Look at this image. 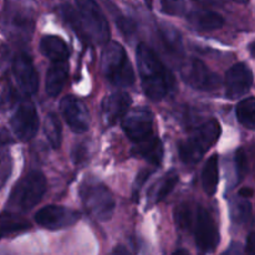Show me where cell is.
<instances>
[{"mask_svg": "<svg viewBox=\"0 0 255 255\" xmlns=\"http://www.w3.org/2000/svg\"><path fill=\"white\" fill-rule=\"evenodd\" d=\"M137 69L142 89L152 101H162L173 89L174 80L156 52L148 45L138 44L136 49Z\"/></svg>", "mask_w": 255, "mask_h": 255, "instance_id": "1", "label": "cell"}, {"mask_svg": "<svg viewBox=\"0 0 255 255\" xmlns=\"http://www.w3.org/2000/svg\"><path fill=\"white\" fill-rule=\"evenodd\" d=\"M222 133L221 125L217 120H209L199 127L183 141L179 142V158L184 164H196L203 158L204 154L219 139Z\"/></svg>", "mask_w": 255, "mask_h": 255, "instance_id": "2", "label": "cell"}, {"mask_svg": "<svg viewBox=\"0 0 255 255\" xmlns=\"http://www.w3.org/2000/svg\"><path fill=\"white\" fill-rule=\"evenodd\" d=\"M152 174V171L149 169H142L138 174L136 176V181H134V186H133V196H138L139 191L143 187V184L146 183L147 179L149 178V176Z\"/></svg>", "mask_w": 255, "mask_h": 255, "instance_id": "35", "label": "cell"}, {"mask_svg": "<svg viewBox=\"0 0 255 255\" xmlns=\"http://www.w3.org/2000/svg\"><path fill=\"white\" fill-rule=\"evenodd\" d=\"M189 24L198 31H214L224 25V19L221 14L211 10H197L189 12L187 16Z\"/></svg>", "mask_w": 255, "mask_h": 255, "instance_id": "18", "label": "cell"}, {"mask_svg": "<svg viewBox=\"0 0 255 255\" xmlns=\"http://www.w3.org/2000/svg\"><path fill=\"white\" fill-rule=\"evenodd\" d=\"M12 142H14V138L9 133V131H6L5 128H0V146H6Z\"/></svg>", "mask_w": 255, "mask_h": 255, "instance_id": "36", "label": "cell"}, {"mask_svg": "<svg viewBox=\"0 0 255 255\" xmlns=\"http://www.w3.org/2000/svg\"><path fill=\"white\" fill-rule=\"evenodd\" d=\"M255 236L254 233H251L248 236V239H247V247H246V252L249 254L254 253V246H255Z\"/></svg>", "mask_w": 255, "mask_h": 255, "instance_id": "37", "label": "cell"}, {"mask_svg": "<svg viewBox=\"0 0 255 255\" xmlns=\"http://www.w3.org/2000/svg\"><path fill=\"white\" fill-rule=\"evenodd\" d=\"M11 129L17 139L27 142L34 138L39 129V116L32 102L25 101L19 105L10 120Z\"/></svg>", "mask_w": 255, "mask_h": 255, "instance_id": "10", "label": "cell"}, {"mask_svg": "<svg viewBox=\"0 0 255 255\" xmlns=\"http://www.w3.org/2000/svg\"><path fill=\"white\" fill-rule=\"evenodd\" d=\"M40 51L45 57L54 61H67L70 56L69 46L62 37L46 35L40 41Z\"/></svg>", "mask_w": 255, "mask_h": 255, "instance_id": "19", "label": "cell"}, {"mask_svg": "<svg viewBox=\"0 0 255 255\" xmlns=\"http://www.w3.org/2000/svg\"><path fill=\"white\" fill-rule=\"evenodd\" d=\"M12 169L11 157L7 152H0V188L9 178Z\"/></svg>", "mask_w": 255, "mask_h": 255, "instance_id": "32", "label": "cell"}, {"mask_svg": "<svg viewBox=\"0 0 255 255\" xmlns=\"http://www.w3.org/2000/svg\"><path fill=\"white\" fill-rule=\"evenodd\" d=\"M60 15L62 16V19L65 20V22H67L70 27L79 35L80 39H86L89 40V36L86 34V30H85L84 25H82L81 17L80 14L75 9H72L70 5H61L60 6Z\"/></svg>", "mask_w": 255, "mask_h": 255, "instance_id": "25", "label": "cell"}, {"mask_svg": "<svg viewBox=\"0 0 255 255\" xmlns=\"http://www.w3.org/2000/svg\"><path fill=\"white\" fill-rule=\"evenodd\" d=\"M114 253H124V254H126V253H128V251H127L126 248H124V247H119V248H116L114 251Z\"/></svg>", "mask_w": 255, "mask_h": 255, "instance_id": "40", "label": "cell"}, {"mask_svg": "<svg viewBox=\"0 0 255 255\" xmlns=\"http://www.w3.org/2000/svg\"><path fill=\"white\" fill-rule=\"evenodd\" d=\"M7 56H9V47L4 44H0V64L5 62Z\"/></svg>", "mask_w": 255, "mask_h": 255, "instance_id": "38", "label": "cell"}, {"mask_svg": "<svg viewBox=\"0 0 255 255\" xmlns=\"http://www.w3.org/2000/svg\"><path fill=\"white\" fill-rule=\"evenodd\" d=\"M251 51H252V56H254V44L253 42L251 44Z\"/></svg>", "mask_w": 255, "mask_h": 255, "instance_id": "43", "label": "cell"}, {"mask_svg": "<svg viewBox=\"0 0 255 255\" xmlns=\"http://www.w3.org/2000/svg\"><path fill=\"white\" fill-rule=\"evenodd\" d=\"M80 197L87 213L96 221L106 222L114 216L116 201L111 191L101 182L85 179L80 186Z\"/></svg>", "mask_w": 255, "mask_h": 255, "instance_id": "4", "label": "cell"}, {"mask_svg": "<svg viewBox=\"0 0 255 255\" xmlns=\"http://www.w3.org/2000/svg\"><path fill=\"white\" fill-rule=\"evenodd\" d=\"M174 254H188V251H186V249H178V251L174 252Z\"/></svg>", "mask_w": 255, "mask_h": 255, "instance_id": "42", "label": "cell"}, {"mask_svg": "<svg viewBox=\"0 0 255 255\" xmlns=\"http://www.w3.org/2000/svg\"><path fill=\"white\" fill-rule=\"evenodd\" d=\"M101 70L105 79L117 87L132 86L134 70L126 50L121 44L110 41L102 51Z\"/></svg>", "mask_w": 255, "mask_h": 255, "instance_id": "3", "label": "cell"}, {"mask_svg": "<svg viewBox=\"0 0 255 255\" xmlns=\"http://www.w3.org/2000/svg\"><path fill=\"white\" fill-rule=\"evenodd\" d=\"M132 99L126 92H115L102 101V119L107 126H112L128 112Z\"/></svg>", "mask_w": 255, "mask_h": 255, "instance_id": "16", "label": "cell"}, {"mask_svg": "<svg viewBox=\"0 0 255 255\" xmlns=\"http://www.w3.org/2000/svg\"><path fill=\"white\" fill-rule=\"evenodd\" d=\"M87 144L86 142L84 143H79L74 147L72 149V161L75 164H81L86 161L87 156H89V151H87Z\"/></svg>", "mask_w": 255, "mask_h": 255, "instance_id": "34", "label": "cell"}, {"mask_svg": "<svg viewBox=\"0 0 255 255\" xmlns=\"http://www.w3.org/2000/svg\"><path fill=\"white\" fill-rule=\"evenodd\" d=\"M60 111L67 126L75 133H85L90 127V114L86 105L75 96H66L60 102Z\"/></svg>", "mask_w": 255, "mask_h": 255, "instance_id": "12", "label": "cell"}, {"mask_svg": "<svg viewBox=\"0 0 255 255\" xmlns=\"http://www.w3.org/2000/svg\"><path fill=\"white\" fill-rule=\"evenodd\" d=\"M137 146L134 147L132 153L136 156L142 157L146 159L148 163L152 166H161L162 161H163V144H162L161 139L157 136H152L151 138L146 139L143 142L136 143Z\"/></svg>", "mask_w": 255, "mask_h": 255, "instance_id": "20", "label": "cell"}, {"mask_svg": "<svg viewBox=\"0 0 255 255\" xmlns=\"http://www.w3.org/2000/svg\"><path fill=\"white\" fill-rule=\"evenodd\" d=\"M232 1L234 2H238V4H243V5H247L249 2V0H232Z\"/></svg>", "mask_w": 255, "mask_h": 255, "instance_id": "41", "label": "cell"}, {"mask_svg": "<svg viewBox=\"0 0 255 255\" xmlns=\"http://www.w3.org/2000/svg\"><path fill=\"white\" fill-rule=\"evenodd\" d=\"M252 214L251 204L247 202H237L232 207V219L236 223H244Z\"/></svg>", "mask_w": 255, "mask_h": 255, "instance_id": "30", "label": "cell"}, {"mask_svg": "<svg viewBox=\"0 0 255 255\" xmlns=\"http://www.w3.org/2000/svg\"><path fill=\"white\" fill-rule=\"evenodd\" d=\"M174 219L179 228L188 229L192 224V213L187 204H182L177 211L174 212Z\"/></svg>", "mask_w": 255, "mask_h": 255, "instance_id": "31", "label": "cell"}, {"mask_svg": "<svg viewBox=\"0 0 255 255\" xmlns=\"http://www.w3.org/2000/svg\"><path fill=\"white\" fill-rule=\"evenodd\" d=\"M80 217L81 214L75 209L62 206H46L36 212L35 222L42 228L57 231L74 226Z\"/></svg>", "mask_w": 255, "mask_h": 255, "instance_id": "11", "label": "cell"}, {"mask_svg": "<svg viewBox=\"0 0 255 255\" xmlns=\"http://www.w3.org/2000/svg\"><path fill=\"white\" fill-rule=\"evenodd\" d=\"M75 1L89 40H94L97 44H106L110 39V26L101 6L96 0Z\"/></svg>", "mask_w": 255, "mask_h": 255, "instance_id": "6", "label": "cell"}, {"mask_svg": "<svg viewBox=\"0 0 255 255\" xmlns=\"http://www.w3.org/2000/svg\"><path fill=\"white\" fill-rule=\"evenodd\" d=\"M196 246L202 253H212L219 244V232L212 214L203 207H198L194 222Z\"/></svg>", "mask_w": 255, "mask_h": 255, "instance_id": "9", "label": "cell"}, {"mask_svg": "<svg viewBox=\"0 0 255 255\" xmlns=\"http://www.w3.org/2000/svg\"><path fill=\"white\" fill-rule=\"evenodd\" d=\"M181 76L188 86L199 91H214L222 82L221 77L198 59H192L184 64L181 69Z\"/></svg>", "mask_w": 255, "mask_h": 255, "instance_id": "8", "label": "cell"}, {"mask_svg": "<svg viewBox=\"0 0 255 255\" xmlns=\"http://www.w3.org/2000/svg\"><path fill=\"white\" fill-rule=\"evenodd\" d=\"M12 74L17 85L27 96L36 94L39 89V76L34 61L26 52H19L12 60Z\"/></svg>", "mask_w": 255, "mask_h": 255, "instance_id": "14", "label": "cell"}, {"mask_svg": "<svg viewBox=\"0 0 255 255\" xmlns=\"http://www.w3.org/2000/svg\"><path fill=\"white\" fill-rule=\"evenodd\" d=\"M177 183H178V174L174 171H169L168 173L164 174L154 187L149 191V199H151L152 204L159 203L163 201L164 198L169 196L172 191L176 188Z\"/></svg>", "mask_w": 255, "mask_h": 255, "instance_id": "23", "label": "cell"}, {"mask_svg": "<svg viewBox=\"0 0 255 255\" xmlns=\"http://www.w3.org/2000/svg\"><path fill=\"white\" fill-rule=\"evenodd\" d=\"M159 6L163 14L171 16H182L186 12V0H159Z\"/></svg>", "mask_w": 255, "mask_h": 255, "instance_id": "28", "label": "cell"}, {"mask_svg": "<svg viewBox=\"0 0 255 255\" xmlns=\"http://www.w3.org/2000/svg\"><path fill=\"white\" fill-rule=\"evenodd\" d=\"M219 182V164L218 154H213L207 159L202 171V184L203 189L209 197L214 196L218 188Z\"/></svg>", "mask_w": 255, "mask_h": 255, "instance_id": "22", "label": "cell"}, {"mask_svg": "<svg viewBox=\"0 0 255 255\" xmlns=\"http://www.w3.org/2000/svg\"><path fill=\"white\" fill-rule=\"evenodd\" d=\"M159 35H161L162 42H163L164 47H166L168 51L173 52V54L178 55L182 54L183 51V46H182V40L181 35L177 30H174L173 27L163 26L159 30Z\"/></svg>", "mask_w": 255, "mask_h": 255, "instance_id": "27", "label": "cell"}, {"mask_svg": "<svg viewBox=\"0 0 255 255\" xmlns=\"http://www.w3.org/2000/svg\"><path fill=\"white\" fill-rule=\"evenodd\" d=\"M254 110H255V100L254 97H248L243 100L237 106V119L243 125L244 127L249 129H254L255 120H254Z\"/></svg>", "mask_w": 255, "mask_h": 255, "instance_id": "26", "label": "cell"}, {"mask_svg": "<svg viewBox=\"0 0 255 255\" xmlns=\"http://www.w3.org/2000/svg\"><path fill=\"white\" fill-rule=\"evenodd\" d=\"M31 228V224L22 216L12 212L0 213V239L11 234L21 233Z\"/></svg>", "mask_w": 255, "mask_h": 255, "instance_id": "21", "label": "cell"}, {"mask_svg": "<svg viewBox=\"0 0 255 255\" xmlns=\"http://www.w3.org/2000/svg\"><path fill=\"white\" fill-rule=\"evenodd\" d=\"M115 21H116L119 29L124 32L125 35L129 36V35L133 34L137 29V24L134 22V20H132L131 17L124 16V15H119V16H115Z\"/></svg>", "mask_w": 255, "mask_h": 255, "instance_id": "33", "label": "cell"}, {"mask_svg": "<svg viewBox=\"0 0 255 255\" xmlns=\"http://www.w3.org/2000/svg\"><path fill=\"white\" fill-rule=\"evenodd\" d=\"M234 164H236L237 182H242L248 173V159L243 148H238L234 154Z\"/></svg>", "mask_w": 255, "mask_h": 255, "instance_id": "29", "label": "cell"}, {"mask_svg": "<svg viewBox=\"0 0 255 255\" xmlns=\"http://www.w3.org/2000/svg\"><path fill=\"white\" fill-rule=\"evenodd\" d=\"M44 131L49 143L54 149L60 148L62 141V127L59 117L54 112H50L45 119Z\"/></svg>", "mask_w": 255, "mask_h": 255, "instance_id": "24", "label": "cell"}, {"mask_svg": "<svg viewBox=\"0 0 255 255\" xmlns=\"http://www.w3.org/2000/svg\"><path fill=\"white\" fill-rule=\"evenodd\" d=\"M254 82L253 72L246 62L233 65L226 72V96L229 100H237L248 94Z\"/></svg>", "mask_w": 255, "mask_h": 255, "instance_id": "13", "label": "cell"}, {"mask_svg": "<svg viewBox=\"0 0 255 255\" xmlns=\"http://www.w3.org/2000/svg\"><path fill=\"white\" fill-rule=\"evenodd\" d=\"M46 192V178L40 171H31L22 177L10 193L7 206L17 211L27 212L34 208Z\"/></svg>", "mask_w": 255, "mask_h": 255, "instance_id": "5", "label": "cell"}, {"mask_svg": "<svg viewBox=\"0 0 255 255\" xmlns=\"http://www.w3.org/2000/svg\"><path fill=\"white\" fill-rule=\"evenodd\" d=\"M34 17L22 7L7 9L4 15V30L14 40L26 41L34 31Z\"/></svg>", "mask_w": 255, "mask_h": 255, "instance_id": "15", "label": "cell"}, {"mask_svg": "<svg viewBox=\"0 0 255 255\" xmlns=\"http://www.w3.org/2000/svg\"><path fill=\"white\" fill-rule=\"evenodd\" d=\"M122 120V129L133 143L151 138L153 134L154 115L146 107H138L127 112Z\"/></svg>", "mask_w": 255, "mask_h": 255, "instance_id": "7", "label": "cell"}, {"mask_svg": "<svg viewBox=\"0 0 255 255\" xmlns=\"http://www.w3.org/2000/svg\"><path fill=\"white\" fill-rule=\"evenodd\" d=\"M69 66L66 61H54L46 72L45 91L50 97H55L61 92L67 80Z\"/></svg>", "mask_w": 255, "mask_h": 255, "instance_id": "17", "label": "cell"}, {"mask_svg": "<svg viewBox=\"0 0 255 255\" xmlns=\"http://www.w3.org/2000/svg\"><path fill=\"white\" fill-rule=\"evenodd\" d=\"M254 194V191L252 188H243L239 191V196L241 197H244V198H252Z\"/></svg>", "mask_w": 255, "mask_h": 255, "instance_id": "39", "label": "cell"}]
</instances>
